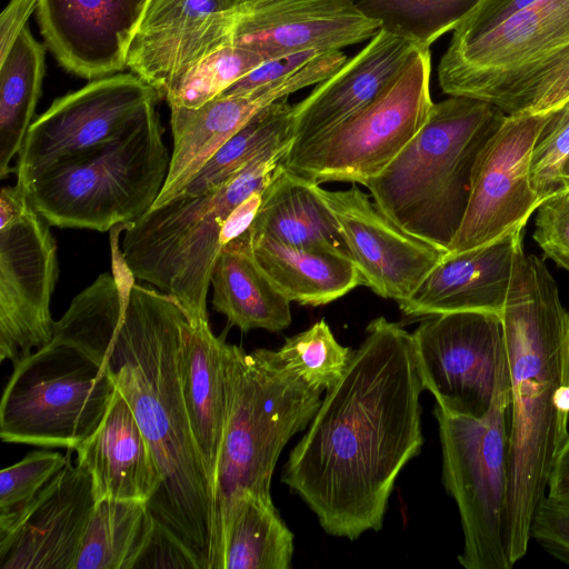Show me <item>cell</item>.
Here are the masks:
<instances>
[{
	"instance_id": "6da1fadb",
	"label": "cell",
	"mask_w": 569,
	"mask_h": 569,
	"mask_svg": "<svg viewBox=\"0 0 569 569\" xmlns=\"http://www.w3.org/2000/svg\"><path fill=\"white\" fill-rule=\"evenodd\" d=\"M53 323L108 373L130 406L161 475L147 503L154 520L210 569L213 488L182 396L179 346L187 317L169 295L134 282L119 252ZM52 336V337H53Z\"/></svg>"
},
{
	"instance_id": "7a4b0ae2",
	"label": "cell",
	"mask_w": 569,
	"mask_h": 569,
	"mask_svg": "<svg viewBox=\"0 0 569 569\" xmlns=\"http://www.w3.org/2000/svg\"><path fill=\"white\" fill-rule=\"evenodd\" d=\"M422 390L411 333L371 320L281 476L328 535L381 529L395 482L423 443Z\"/></svg>"
},
{
	"instance_id": "3957f363",
	"label": "cell",
	"mask_w": 569,
	"mask_h": 569,
	"mask_svg": "<svg viewBox=\"0 0 569 569\" xmlns=\"http://www.w3.org/2000/svg\"><path fill=\"white\" fill-rule=\"evenodd\" d=\"M510 378L506 546L528 551L533 513L569 436V310L545 262L523 253L501 316Z\"/></svg>"
},
{
	"instance_id": "277c9868",
	"label": "cell",
	"mask_w": 569,
	"mask_h": 569,
	"mask_svg": "<svg viewBox=\"0 0 569 569\" xmlns=\"http://www.w3.org/2000/svg\"><path fill=\"white\" fill-rule=\"evenodd\" d=\"M506 116L473 98L435 102L415 138L363 186L399 228L448 251L468 207L477 158Z\"/></svg>"
},
{
	"instance_id": "5b68a950",
	"label": "cell",
	"mask_w": 569,
	"mask_h": 569,
	"mask_svg": "<svg viewBox=\"0 0 569 569\" xmlns=\"http://www.w3.org/2000/svg\"><path fill=\"white\" fill-rule=\"evenodd\" d=\"M292 141L259 153L224 183L198 194H178L123 227L120 253L136 279L171 296L190 323L208 320L211 273L224 243L231 211L263 191Z\"/></svg>"
},
{
	"instance_id": "8992f818",
	"label": "cell",
	"mask_w": 569,
	"mask_h": 569,
	"mask_svg": "<svg viewBox=\"0 0 569 569\" xmlns=\"http://www.w3.org/2000/svg\"><path fill=\"white\" fill-rule=\"evenodd\" d=\"M228 410L213 481L210 569H221L222 538L234 501L246 491L271 497L278 458L315 417L322 390L274 368L256 349L224 343Z\"/></svg>"
},
{
	"instance_id": "52a82bcc",
	"label": "cell",
	"mask_w": 569,
	"mask_h": 569,
	"mask_svg": "<svg viewBox=\"0 0 569 569\" xmlns=\"http://www.w3.org/2000/svg\"><path fill=\"white\" fill-rule=\"evenodd\" d=\"M151 106L117 137L40 172L24 193L58 228L111 230L140 219L158 199L170 158Z\"/></svg>"
},
{
	"instance_id": "ba28073f",
	"label": "cell",
	"mask_w": 569,
	"mask_h": 569,
	"mask_svg": "<svg viewBox=\"0 0 569 569\" xmlns=\"http://www.w3.org/2000/svg\"><path fill=\"white\" fill-rule=\"evenodd\" d=\"M569 63V0H537L495 28L450 42L438 66L448 96L522 112L532 89Z\"/></svg>"
},
{
	"instance_id": "9c48e42d",
	"label": "cell",
	"mask_w": 569,
	"mask_h": 569,
	"mask_svg": "<svg viewBox=\"0 0 569 569\" xmlns=\"http://www.w3.org/2000/svg\"><path fill=\"white\" fill-rule=\"evenodd\" d=\"M116 392L90 355L53 336L13 366L0 405L1 440L76 450L98 429Z\"/></svg>"
},
{
	"instance_id": "30bf717a",
	"label": "cell",
	"mask_w": 569,
	"mask_h": 569,
	"mask_svg": "<svg viewBox=\"0 0 569 569\" xmlns=\"http://www.w3.org/2000/svg\"><path fill=\"white\" fill-rule=\"evenodd\" d=\"M509 412V375L499 381L490 409L480 418L433 410L442 483L458 507L463 532L458 561L466 569L513 567L506 546Z\"/></svg>"
},
{
	"instance_id": "8fae6325",
	"label": "cell",
	"mask_w": 569,
	"mask_h": 569,
	"mask_svg": "<svg viewBox=\"0 0 569 569\" xmlns=\"http://www.w3.org/2000/svg\"><path fill=\"white\" fill-rule=\"evenodd\" d=\"M430 47H420L400 73L368 106L333 128L290 147L283 163L316 184H365L378 176L427 122Z\"/></svg>"
},
{
	"instance_id": "7c38bea8",
	"label": "cell",
	"mask_w": 569,
	"mask_h": 569,
	"mask_svg": "<svg viewBox=\"0 0 569 569\" xmlns=\"http://www.w3.org/2000/svg\"><path fill=\"white\" fill-rule=\"evenodd\" d=\"M423 390L451 416L480 418L509 375L502 319L461 311L425 318L411 333Z\"/></svg>"
},
{
	"instance_id": "4fadbf2b",
	"label": "cell",
	"mask_w": 569,
	"mask_h": 569,
	"mask_svg": "<svg viewBox=\"0 0 569 569\" xmlns=\"http://www.w3.org/2000/svg\"><path fill=\"white\" fill-rule=\"evenodd\" d=\"M161 99L134 73H114L56 99L32 121L14 167L22 189L44 169L108 141Z\"/></svg>"
},
{
	"instance_id": "5bb4252c",
	"label": "cell",
	"mask_w": 569,
	"mask_h": 569,
	"mask_svg": "<svg viewBox=\"0 0 569 569\" xmlns=\"http://www.w3.org/2000/svg\"><path fill=\"white\" fill-rule=\"evenodd\" d=\"M50 224L29 200L0 224V361L14 366L53 336L50 300L59 274Z\"/></svg>"
},
{
	"instance_id": "9a60e30c",
	"label": "cell",
	"mask_w": 569,
	"mask_h": 569,
	"mask_svg": "<svg viewBox=\"0 0 569 569\" xmlns=\"http://www.w3.org/2000/svg\"><path fill=\"white\" fill-rule=\"evenodd\" d=\"M550 112L507 114L480 151L462 223L448 247L461 252L487 244L526 224L538 200L530 182L532 149Z\"/></svg>"
},
{
	"instance_id": "2e32d148",
	"label": "cell",
	"mask_w": 569,
	"mask_h": 569,
	"mask_svg": "<svg viewBox=\"0 0 569 569\" xmlns=\"http://www.w3.org/2000/svg\"><path fill=\"white\" fill-rule=\"evenodd\" d=\"M323 52L276 81L238 94H219L198 108L171 106L173 148L162 190L151 208L177 197L213 154L251 118L290 94L320 83L345 61ZM150 208V209H151Z\"/></svg>"
},
{
	"instance_id": "e0dca14e",
	"label": "cell",
	"mask_w": 569,
	"mask_h": 569,
	"mask_svg": "<svg viewBox=\"0 0 569 569\" xmlns=\"http://www.w3.org/2000/svg\"><path fill=\"white\" fill-rule=\"evenodd\" d=\"M246 1L148 0L128 48L127 67L166 98L204 57L231 44Z\"/></svg>"
},
{
	"instance_id": "ac0fdd59",
	"label": "cell",
	"mask_w": 569,
	"mask_h": 569,
	"mask_svg": "<svg viewBox=\"0 0 569 569\" xmlns=\"http://www.w3.org/2000/svg\"><path fill=\"white\" fill-rule=\"evenodd\" d=\"M355 262L362 286L397 302L406 300L448 252L399 228L356 184L330 191L317 184Z\"/></svg>"
},
{
	"instance_id": "d6986e66",
	"label": "cell",
	"mask_w": 569,
	"mask_h": 569,
	"mask_svg": "<svg viewBox=\"0 0 569 569\" xmlns=\"http://www.w3.org/2000/svg\"><path fill=\"white\" fill-rule=\"evenodd\" d=\"M380 28L355 0H248L240 8L231 44L267 61L307 51H341L369 41Z\"/></svg>"
},
{
	"instance_id": "ffe728a7",
	"label": "cell",
	"mask_w": 569,
	"mask_h": 569,
	"mask_svg": "<svg viewBox=\"0 0 569 569\" xmlns=\"http://www.w3.org/2000/svg\"><path fill=\"white\" fill-rule=\"evenodd\" d=\"M148 0H38L47 47L68 71L99 79L127 67V52Z\"/></svg>"
},
{
	"instance_id": "44dd1931",
	"label": "cell",
	"mask_w": 569,
	"mask_h": 569,
	"mask_svg": "<svg viewBox=\"0 0 569 569\" xmlns=\"http://www.w3.org/2000/svg\"><path fill=\"white\" fill-rule=\"evenodd\" d=\"M96 501L90 475L70 459L21 520L0 535V569H73Z\"/></svg>"
},
{
	"instance_id": "7402d4cb",
	"label": "cell",
	"mask_w": 569,
	"mask_h": 569,
	"mask_svg": "<svg viewBox=\"0 0 569 569\" xmlns=\"http://www.w3.org/2000/svg\"><path fill=\"white\" fill-rule=\"evenodd\" d=\"M521 224L498 239L447 252L418 288L398 302L410 318L477 311L502 316L516 266L525 253Z\"/></svg>"
},
{
	"instance_id": "603a6c76",
	"label": "cell",
	"mask_w": 569,
	"mask_h": 569,
	"mask_svg": "<svg viewBox=\"0 0 569 569\" xmlns=\"http://www.w3.org/2000/svg\"><path fill=\"white\" fill-rule=\"evenodd\" d=\"M420 47L408 37L380 28L360 51L292 106L291 147L333 128L372 102Z\"/></svg>"
},
{
	"instance_id": "cb8c5ba5",
	"label": "cell",
	"mask_w": 569,
	"mask_h": 569,
	"mask_svg": "<svg viewBox=\"0 0 569 569\" xmlns=\"http://www.w3.org/2000/svg\"><path fill=\"white\" fill-rule=\"evenodd\" d=\"M76 451L77 463L91 477L96 500L148 503L161 485L151 449L118 390L98 429Z\"/></svg>"
},
{
	"instance_id": "d4e9b609",
	"label": "cell",
	"mask_w": 569,
	"mask_h": 569,
	"mask_svg": "<svg viewBox=\"0 0 569 569\" xmlns=\"http://www.w3.org/2000/svg\"><path fill=\"white\" fill-rule=\"evenodd\" d=\"M224 343L211 331L209 321L182 325L179 370L190 428L213 488L223 439L228 390Z\"/></svg>"
},
{
	"instance_id": "484cf974",
	"label": "cell",
	"mask_w": 569,
	"mask_h": 569,
	"mask_svg": "<svg viewBox=\"0 0 569 569\" xmlns=\"http://www.w3.org/2000/svg\"><path fill=\"white\" fill-rule=\"evenodd\" d=\"M251 238L264 237L300 248L350 252L332 211L317 184L284 166L276 169L262 192L258 213L248 230Z\"/></svg>"
},
{
	"instance_id": "4316f807",
	"label": "cell",
	"mask_w": 569,
	"mask_h": 569,
	"mask_svg": "<svg viewBox=\"0 0 569 569\" xmlns=\"http://www.w3.org/2000/svg\"><path fill=\"white\" fill-rule=\"evenodd\" d=\"M212 308L242 332H279L291 325L290 300L257 262L249 232L227 243L211 273Z\"/></svg>"
},
{
	"instance_id": "83f0119b",
	"label": "cell",
	"mask_w": 569,
	"mask_h": 569,
	"mask_svg": "<svg viewBox=\"0 0 569 569\" xmlns=\"http://www.w3.org/2000/svg\"><path fill=\"white\" fill-rule=\"evenodd\" d=\"M250 239L257 262L291 302L322 306L362 286L351 257L340 251L291 247L264 237Z\"/></svg>"
},
{
	"instance_id": "f1b7e54d",
	"label": "cell",
	"mask_w": 569,
	"mask_h": 569,
	"mask_svg": "<svg viewBox=\"0 0 569 569\" xmlns=\"http://www.w3.org/2000/svg\"><path fill=\"white\" fill-rule=\"evenodd\" d=\"M292 555L293 533L271 497L243 492L224 528L221 569H290Z\"/></svg>"
},
{
	"instance_id": "f546056e",
	"label": "cell",
	"mask_w": 569,
	"mask_h": 569,
	"mask_svg": "<svg viewBox=\"0 0 569 569\" xmlns=\"http://www.w3.org/2000/svg\"><path fill=\"white\" fill-rule=\"evenodd\" d=\"M44 47L28 26L0 60V178L11 171L32 123L44 77Z\"/></svg>"
},
{
	"instance_id": "4dcf8cb0",
	"label": "cell",
	"mask_w": 569,
	"mask_h": 569,
	"mask_svg": "<svg viewBox=\"0 0 569 569\" xmlns=\"http://www.w3.org/2000/svg\"><path fill=\"white\" fill-rule=\"evenodd\" d=\"M153 525L146 501L97 500L73 569H133Z\"/></svg>"
},
{
	"instance_id": "1f68e13d",
	"label": "cell",
	"mask_w": 569,
	"mask_h": 569,
	"mask_svg": "<svg viewBox=\"0 0 569 569\" xmlns=\"http://www.w3.org/2000/svg\"><path fill=\"white\" fill-rule=\"evenodd\" d=\"M288 98L264 108L232 136L179 194H198L224 183L268 148L291 140Z\"/></svg>"
},
{
	"instance_id": "d6a6232c",
	"label": "cell",
	"mask_w": 569,
	"mask_h": 569,
	"mask_svg": "<svg viewBox=\"0 0 569 569\" xmlns=\"http://www.w3.org/2000/svg\"><path fill=\"white\" fill-rule=\"evenodd\" d=\"M274 368L288 371L308 386L329 390L342 377L352 350L341 346L325 319L288 338L277 351L258 349Z\"/></svg>"
},
{
	"instance_id": "836d02e7",
	"label": "cell",
	"mask_w": 569,
	"mask_h": 569,
	"mask_svg": "<svg viewBox=\"0 0 569 569\" xmlns=\"http://www.w3.org/2000/svg\"><path fill=\"white\" fill-rule=\"evenodd\" d=\"M481 0H355L381 28L430 47L452 31Z\"/></svg>"
},
{
	"instance_id": "e575fe53",
	"label": "cell",
	"mask_w": 569,
	"mask_h": 569,
	"mask_svg": "<svg viewBox=\"0 0 569 569\" xmlns=\"http://www.w3.org/2000/svg\"><path fill=\"white\" fill-rule=\"evenodd\" d=\"M263 62L264 59L254 51L236 44L223 46L192 67L164 99L170 107L198 108Z\"/></svg>"
},
{
	"instance_id": "d590c367",
	"label": "cell",
	"mask_w": 569,
	"mask_h": 569,
	"mask_svg": "<svg viewBox=\"0 0 569 569\" xmlns=\"http://www.w3.org/2000/svg\"><path fill=\"white\" fill-rule=\"evenodd\" d=\"M70 453L39 450L0 472V535L9 532L32 507Z\"/></svg>"
},
{
	"instance_id": "8d00e7d4",
	"label": "cell",
	"mask_w": 569,
	"mask_h": 569,
	"mask_svg": "<svg viewBox=\"0 0 569 569\" xmlns=\"http://www.w3.org/2000/svg\"><path fill=\"white\" fill-rule=\"evenodd\" d=\"M569 159V121L542 129L530 158V182L540 203L562 188V169Z\"/></svg>"
},
{
	"instance_id": "74e56055",
	"label": "cell",
	"mask_w": 569,
	"mask_h": 569,
	"mask_svg": "<svg viewBox=\"0 0 569 569\" xmlns=\"http://www.w3.org/2000/svg\"><path fill=\"white\" fill-rule=\"evenodd\" d=\"M535 226L532 237L545 256L569 272V189L538 206Z\"/></svg>"
},
{
	"instance_id": "f35d334b",
	"label": "cell",
	"mask_w": 569,
	"mask_h": 569,
	"mask_svg": "<svg viewBox=\"0 0 569 569\" xmlns=\"http://www.w3.org/2000/svg\"><path fill=\"white\" fill-rule=\"evenodd\" d=\"M530 537L550 556L569 566V506L546 495L533 513Z\"/></svg>"
},
{
	"instance_id": "ab89813d",
	"label": "cell",
	"mask_w": 569,
	"mask_h": 569,
	"mask_svg": "<svg viewBox=\"0 0 569 569\" xmlns=\"http://www.w3.org/2000/svg\"><path fill=\"white\" fill-rule=\"evenodd\" d=\"M136 568L200 569L192 553L156 520L150 537L133 566V569Z\"/></svg>"
},
{
	"instance_id": "60d3db41",
	"label": "cell",
	"mask_w": 569,
	"mask_h": 569,
	"mask_svg": "<svg viewBox=\"0 0 569 569\" xmlns=\"http://www.w3.org/2000/svg\"><path fill=\"white\" fill-rule=\"evenodd\" d=\"M537 0H481L452 30L450 42L477 37Z\"/></svg>"
},
{
	"instance_id": "b9f144b4",
	"label": "cell",
	"mask_w": 569,
	"mask_h": 569,
	"mask_svg": "<svg viewBox=\"0 0 569 569\" xmlns=\"http://www.w3.org/2000/svg\"><path fill=\"white\" fill-rule=\"evenodd\" d=\"M333 52V51H332ZM319 51H307L278 59L267 60L254 70L242 77L221 94H238L248 92L261 86L269 84L291 71L305 66L318 54Z\"/></svg>"
},
{
	"instance_id": "7bdbcfd3",
	"label": "cell",
	"mask_w": 569,
	"mask_h": 569,
	"mask_svg": "<svg viewBox=\"0 0 569 569\" xmlns=\"http://www.w3.org/2000/svg\"><path fill=\"white\" fill-rule=\"evenodd\" d=\"M569 102V63L541 80L531 91L525 111L547 113Z\"/></svg>"
},
{
	"instance_id": "ee69618b",
	"label": "cell",
	"mask_w": 569,
	"mask_h": 569,
	"mask_svg": "<svg viewBox=\"0 0 569 569\" xmlns=\"http://www.w3.org/2000/svg\"><path fill=\"white\" fill-rule=\"evenodd\" d=\"M38 8V0H10L0 16V60L12 48L28 19Z\"/></svg>"
},
{
	"instance_id": "f6af8a7d",
	"label": "cell",
	"mask_w": 569,
	"mask_h": 569,
	"mask_svg": "<svg viewBox=\"0 0 569 569\" xmlns=\"http://www.w3.org/2000/svg\"><path fill=\"white\" fill-rule=\"evenodd\" d=\"M262 192H253L228 216L222 228L224 246L249 230L260 208Z\"/></svg>"
},
{
	"instance_id": "bcb514c9",
	"label": "cell",
	"mask_w": 569,
	"mask_h": 569,
	"mask_svg": "<svg viewBox=\"0 0 569 569\" xmlns=\"http://www.w3.org/2000/svg\"><path fill=\"white\" fill-rule=\"evenodd\" d=\"M546 495L569 506V436L555 459Z\"/></svg>"
},
{
	"instance_id": "7dc6e473",
	"label": "cell",
	"mask_w": 569,
	"mask_h": 569,
	"mask_svg": "<svg viewBox=\"0 0 569 569\" xmlns=\"http://www.w3.org/2000/svg\"><path fill=\"white\" fill-rule=\"evenodd\" d=\"M567 121H569V102H567L562 108L550 112L545 129L556 128Z\"/></svg>"
},
{
	"instance_id": "c3c4849f",
	"label": "cell",
	"mask_w": 569,
	"mask_h": 569,
	"mask_svg": "<svg viewBox=\"0 0 569 569\" xmlns=\"http://www.w3.org/2000/svg\"><path fill=\"white\" fill-rule=\"evenodd\" d=\"M561 181H562L563 190H568L569 189V159L567 160V162L562 169Z\"/></svg>"
}]
</instances>
